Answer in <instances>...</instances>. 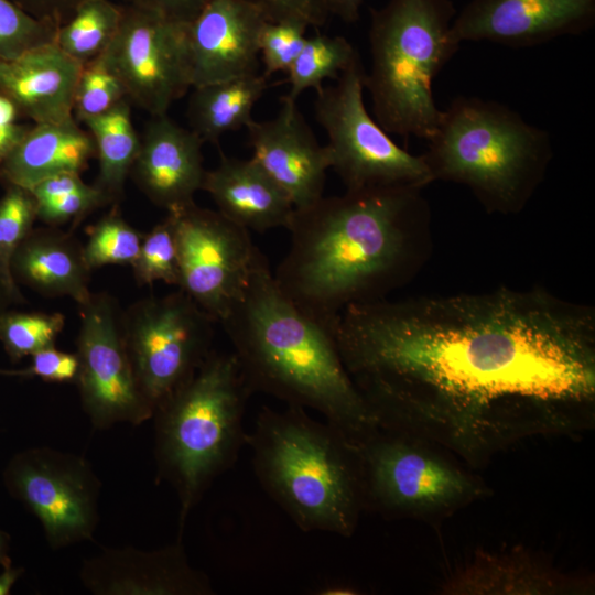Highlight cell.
<instances>
[{"instance_id":"1","label":"cell","mask_w":595,"mask_h":595,"mask_svg":"<svg viewBox=\"0 0 595 595\" xmlns=\"http://www.w3.org/2000/svg\"><path fill=\"white\" fill-rule=\"evenodd\" d=\"M333 333L380 428L464 454L565 423L595 398V311L542 288L356 304Z\"/></svg>"},{"instance_id":"2","label":"cell","mask_w":595,"mask_h":595,"mask_svg":"<svg viewBox=\"0 0 595 595\" xmlns=\"http://www.w3.org/2000/svg\"><path fill=\"white\" fill-rule=\"evenodd\" d=\"M422 191H346L295 209L286 228L290 248L273 273L278 286L331 329L348 306L387 299L432 252Z\"/></svg>"},{"instance_id":"3","label":"cell","mask_w":595,"mask_h":595,"mask_svg":"<svg viewBox=\"0 0 595 595\" xmlns=\"http://www.w3.org/2000/svg\"><path fill=\"white\" fill-rule=\"evenodd\" d=\"M219 324L252 393L317 411L353 441L378 428L333 329L281 291L262 253L240 300Z\"/></svg>"},{"instance_id":"4","label":"cell","mask_w":595,"mask_h":595,"mask_svg":"<svg viewBox=\"0 0 595 595\" xmlns=\"http://www.w3.org/2000/svg\"><path fill=\"white\" fill-rule=\"evenodd\" d=\"M246 444L261 487L302 531L354 532L365 493L356 444L343 431L301 407H266Z\"/></svg>"},{"instance_id":"5","label":"cell","mask_w":595,"mask_h":595,"mask_svg":"<svg viewBox=\"0 0 595 595\" xmlns=\"http://www.w3.org/2000/svg\"><path fill=\"white\" fill-rule=\"evenodd\" d=\"M433 181L469 188L488 213H520L553 156L549 133L506 105L459 96L441 112L421 154Z\"/></svg>"},{"instance_id":"6","label":"cell","mask_w":595,"mask_h":595,"mask_svg":"<svg viewBox=\"0 0 595 595\" xmlns=\"http://www.w3.org/2000/svg\"><path fill=\"white\" fill-rule=\"evenodd\" d=\"M249 389L234 353L212 350L194 376L153 412L158 482L178 498V537L212 483L231 468L246 444Z\"/></svg>"},{"instance_id":"7","label":"cell","mask_w":595,"mask_h":595,"mask_svg":"<svg viewBox=\"0 0 595 595\" xmlns=\"http://www.w3.org/2000/svg\"><path fill=\"white\" fill-rule=\"evenodd\" d=\"M452 0H389L370 9V69L365 89L376 121L404 139L429 140L442 110L433 82L459 50L451 37Z\"/></svg>"},{"instance_id":"8","label":"cell","mask_w":595,"mask_h":595,"mask_svg":"<svg viewBox=\"0 0 595 595\" xmlns=\"http://www.w3.org/2000/svg\"><path fill=\"white\" fill-rule=\"evenodd\" d=\"M365 73L358 55L335 84L316 91L314 115L327 134L329 169L346 191L424 188L434 181L421 154L399 147L369 115L364 101Z\"/></svg>"},{"instance_id":"9","label":"cell","mask_w":595,"mask_h":595,"mask_svg":"<svg viewBox=\"0 0 595 595\" xmlns=\"http://www.w3.org/2000/svg\"><path fill=\"white\" fill-rule=\"evenodd\" d=\"M216 323L180 289L140 299L121 311L133 371L153 412L194 376L213 350Z\"/></svg>"},{"instance_id":"10","label":"cell","mask_w":595,"mask_h":595,"mask_svg":"<svg viewBox=\"0 0 595 595\" xmlns=\"http://www.w3.org/2000/svg\"><path fill=\"white\" fill-rule=\"evenodd\" d=\"M358 451L365 504L386 515L442 512L478 495L476 482L418 436L377 428L354 441Z\"/></svg>"},{"instance_id":"11","label":"cell","mask_w":595,"mask_h":595,"mask_svg":"<svg viewBox=\"0 0 595 595\" xmlns=\"http://www.w3.org/2000/svg\"><path fill=\"white\" fill-rule=\"evenodd\" d=\"M2 479L9 495L36 517L52 549L93 539L101 482L84 457L30 447L10 458Z\"/></svg>"},{"instance_id":"12","label":"cell","mask_w":595,"mask_h":595,"mask_svg":"<svg viewBox=\"0 0 595 595\" xmlns=\"http://www.w3.org/2000/svg\"><path fill=\"white\" fill-rule=\"evenodd\" d=\"M170 215L178 264L177 288L220 323L240 300L261 251L249 230L195 203Z\"/></svg>"},{"instance_id":"13","label":"cell","mask_w":595,"mask_h":595,"mask_svg":"<svg viewBox=\"0 0 595 595\" xmlns=\"http://www.w3.org/2000/svg\"><path fill=\"white\" fill-rule=\"evenodd\" d=\"M78 307L76 386L91 424L106 430L118 423L140 425L151 420L153 408L138 385L116 299L107 292L93 293Z\"/></svg>"},{"instance_id":"14","label":"cell","mask_w":595,"mask_h":595,"mask_svg":"<svg viewBox=\"0 0 595 595\" xmlns=\"http://www.w3.org/2000/svg\"><path fill=\"white\" fill-rule=\"evenodd\" d=\"M121 7L119 29L101 56L130 102L150 116L167 113L192 87L188 24L148 9Z\"/></svg>"},{"instance_id":"15","label":"cell","mask_w":595,"mask_h":595,"mask_svg":"<svg viewBox=\"0 0 595 595\" xmlns=\"http://www.w3.org/2000/svg\"><path fill=\"white\" fill-rule=\"evenodd\" d=\"M595 22V0H470L456 13L452 40L512 47L581 34Z\"/></svg>"},{"instance_id":"16","label":"cell","mask_w":595,"mask_h":595,"mask_svg":"<svg viewBox=\"0 0 595 595\" xmlns=\"http://www.w3.org/2000/svg\"><path fill=\"white\" fill-rule=\"evenodd\" d=\"M251 159L285 192L295 209L323 195L328 152L315 138L298 107L286 95L275 117L248 127Z\"/></svg>"},{"instance_id":"17","label":"cell","mask_w":595,"mask_h":595,"mask_svg":"<svg viewBox=\"0 0 595 595\" xmlns=\"http://www.w3.org/2000/svg\"><path fill=\"white\" fill-rule=\"evenodd\" d=\"M79 578L94 595H212L209 577L192 566L182 537L155 550L102 548L86 559Z\"/></svg>"},{"instance_id":"18","label":"cell","mask_w":595,"mask_h":595,"mask_svg":"<svg viewBox=\"0 0 595 595\" xmlns=\"http://www.w3.org/2000/svg\"><path fill=\"white\" fill-rule=\"evenodd\" d=\"M267 22L246 0H207L187 25L192 87L258 74Z\"/></svg>"},{"instance_id":"19","label":"cell","mask_w":595,"mask_h":595,"mask_svg":"<svg viewBox=\"0 0 595 595\" xmlns=\"http://www.w3.org/2000/svg\"><path fill=\"white\" fill-rule=\"evenodd\" d=\"M203 141L167 113L151 116L140 136V148L131 167L139 190L156 206L172 212L194 203L202 190Z\"/></svg>"},{"instance_id":"20","label":"cell","mask_w":595,"mask_h":595,"mask_svg":"<svg viewBox=\"0 0 595 595\" xmlns=\"http://www.w3.org/2000/svg\"><path fill=\"white\" fill-rule=\"evenodd\" d=\"M83 65L51 42L0 61V94L34 123L74 119L73 105Z\"/></svg>"},{"instance_id":"21","label":"cell","mask_w":595,"mask_h":595,"mask_svg":"<svg viewBox=\"0 0 595 595\" xmlns=\"http://www.w3.org/2000/svg\"><path fill=\"white\" fill-rule=\"evenodd\" d=\"M202 191L226 218L258 232L288 228L295 210L285 192L251 158L220 153L218 165L205 172Z\"/></svg>"},{"instance_id":"22","label":"cell","mask_w":595,"mask_h":595,"mask_svg":"<svg viewBox=\"0 0 595 595\" xmlns=\"http://www.w3.org/2000/svg\"><path fill=\"white\" fill-rule=\"evenodd\" d=\"M19 283L46 298L66 296L84 305L91 296L88 267L80 241L71 232L48 226L32 229L10 264Z\"/></svg>"},{"instance_id":"23","label":"cell","mask_w":595,"mask_h":595,"mask_svg":"<svg viewBox=\"0 0 595 595\" xmlns=\"http://www.w3.org/2000/svg\"><path fill=\"white\" fill-rule=\"evenodd\" d=\"M93 156H96L93 138L75 118L34 123L0 163V181L31 190L56 174H80Z\"/></svg>"},{"instance_id":"24","label":"cell","mask_w":595,"mask_h":595,"mask_svg":"<svg viewBox=\"0 0 595 595\" xmlns=\"http://www.w3.org/2000/svg\"><path fill=\"white\" fill-rule=\"evenodd\" d=\"M268 86L263 74H252L193 87L187 107L191 130L203 142L217 144L226 132L247 128Z\"/></svg>"},{"instance_id":"25","label":"cell","mask_w":595,"mask_h":595,"mask_svg":"<svg viewBox=\"0 0 595 595\" xmlns=\"http://www.w3.org/2000/svg\"><path fill=\"white\" fill-rule=\"evenodd\" d=\"M93 138L98 175L94 184L112 202H118L140 148L130 101L125 98L107 112L83 121Z\"/></svg>"},{"instance_id":"26","label":"cell","mask_w":595,"mask_h":595,"mask_svg":"<svg viewBox=\"0 0 595 595\" xmlns=\"http://www.w3.org/2000/svg\"><path fill=\"white\" fill-rule=\"evenodd\" d=\"M122 7L110 0H84L56 31L55 43L82 65L99 57L120 25Z\"/></svg>"},{"instance_id":"27","label":"cell","mask_w":595,"mask_h":595,"mask_svg":"<svg viewBox=\"0 0 595 595\" xmlns=\"http://www.w3.org/2000/svg\"><path fill=\"white\" fill-rule=\"evenodd\" d=\"M359 55L344 36L316 34L306 37L302 50L286 72V96L298 100L306 89L318 91L325 79H337Z\"/></svg>"},{"instance_id":"28","label":"cell","mask_w":595,"mask_h":595,"mask_svg":"<svg viewBox=\"0 0 595 595\" xmlns=\"http://www.w3.org/2000/svg\"><path fill=\"white\" fill-rule=\"evenodd\" d=\"M84 255L94 270L105 266H130L136 260L143 235L133 228L117 206L91 225Z\"/></svg>"},{"instance_id":"29","label":"cell","mask_w":595,"mask_h":595,"mask_svg":"<svg viewBox=\"0 0 595 595\" xmlns=\"http://www.w3.org/2000/svg\"><path fill=\"white\" fill-rule=\"evenodd\" d=\"M65 325L60 312L9 310L0 317V342L12 363L55 345Z\"/></svg>"},{"instance_id":"30","label":"cell","mask_w":595,"mask_h":595,"mask_svg":"<svg viewBox=\"0 0 595 595\" xmlns=\"http://www.w3.org/2000/svg\"><path fill=\"white\" fill-rule=\"evenodd\" d=\"M131 268L139 285H149L158 281L178 285L177 248L169 214L143 235L139 253Z\"/></svg>"},{"instance_id":"31","label":"cell","mask_w":595,"mask_h":595,"mask_svg":"<svg viewBox=\"0 0 595 595\" xmlns=\"http://www.w3.org/2000/svg\"><path fill=\"white\" fill-rule=\"evenodd\" d=\"M37 219V205L32 192L18 185H6L0 197V270L8 282L14 281L11 259Z\"/></svg>"},{"instance_id":"32","label":"cell","mask_w":595,"mask_h":595,"mask_svg":"<svg viewBox=\"0 0 595 595\" xmlns=\"http://www.w3.org/2000/svg\"><path fill=\"white\" fill-rule=\"evenodd\" d=\"M125 98L120 80L100 55L82 67L75 90L73 116L83 122L107 112Z\"/></svg>"},{"instance_id":"33","label":"cell","mask_w":595,"mask_h":595,"mask_svg":"<svg viewBox=\"0 0 595 595\" xmlns=\"http://www.w3.org/2000/svg\"><path fill=\"white\" fill-rule=\"evenodd\" d=\"M57 28L26 13L12 0H0V61L55 41Z\"/></svg>"},{"instance_id":"34","label":"cell","mask_w":595,"mask_h":595,"mask_svg":"<svg viewBox=\"0 0 595 595\" xmlns=\"http://www.w3.org/2000/svg\"><path fill=\"white\" fill-rule=\"evenodd\" d=\"M307 26L296 22H267L259 36V55L269 78L288 72L306 40Z\"/></svg>"},{"instance_id":"35","label":"cell","mask_w":595,"mask_h":595,"mask_svg":"<svg viewBox=\"0 0 595 595\" xmlns=\"http://www.w3.org/2000/svg\"><path fill=\"white\" fill-rule=\"evenodd\" d=\"M111 203V198L97 186L87 185L75 193L36 202L37 219L54 227L72 221V228H76L87 215Z\"/></svg>"},{"instance_id":"36","label":"cell","mask_w":595,"mask_h":595,"mask_svg":"<svg viewBox=\"0 0 595 595\" xmlns=\"http://www.w3.org/2000/svg\"><path fill=\"white\" fill-rule=\"evenodd\" d=\"M268 22H296L307 28L325 24L328 12L324 0H246Z\"/></svg>"},{"instance_id":"37","label":"cell","mask_w":595,"mask_h":595,"mask_svg":"<svg viewBox=\"0 0 595 595\" xmlns=\"http://www.w3.org/2000/svg\"><path fill=\"white\" fill-rule=\"evenodd\" d=\"M26 368L29 378L39 377L46 382L76 383L79 361L76 353L61 350L55 345L31 356Z\"/></svg>"},{"instance_id":"38","label":"cell","mask_w":595,"mask_h":595,"mask_svg":"<svg viewBox=\"0 0 595 595\" xmlns=\"http://www.w3.org/2000/svg\"><path fill=\"white\" fill-rule=\"evenodd\" d=\"M121 6L155 11L174 21L190 24L207 0H119Z\"/></svg>"},{"instance_id":"39","label":"cell","mask_w":595,"mask_h":595,"mask_svg":"<svg viewBox=\"0 0 595 595\" xmlns=\"http://www.w3.org/2000/svg\"><path fill=\"white\" fill-rule=\"evenodd\" d=\"M33 18L57 29L66 23L84 0H12Z\"/></svg>"},{"instance_id":"40","label":"cell","mask_w":595,"mask_h":595,"mask_svg":"<svg viewBox=\"0 0 595 595\" xmlns=\"http://www.w3.org/2000/svg\"><path fill=\"white\" fill-rule=\"evenodd\" d=\"M87 185L78 173H61L41 181L30 191L36 202H43L82 191Z\"/></svg>"},{"instance_id":"41","label":"cell","mask_w":595,"mask_h":595,"mask_svg":"<svg viewBox=\"0 0 595 595\" xmlns=\"http://www.w3.org/2000/svg\"><path fill=\"white\" fill-rule=\"evenodd\" d=\"M328 15H335L346 23H355L359 19L363 0H324Z\"/></svg>"},{"instance_id":"42","label":"cell","mask_w":595,"mask_h":595,"mask_svg":"<svg viewBox=\"0 0 595 595\" xmlns=\"http://www.w3.org/2000/svg\"><path fill=\"white\" fill-rule=\"evenodd\" d=\"M30 126L18 122L0 125V163L20 141Z\"/></svg>"},{"instance_id":"43","label":"cell","mask_w":595,"mask_h":595,"mask_svg":"<svg viewBox=\"0 0 595 595\" xmlns=\"http://www.w3.org/2000/svg\"><path fill=\"white\" fill-rule=\"evenodd\" d=\"M22 303L24 296L19 286L10 284L0 270V317L11 310V306Z\"/></svg>"},{"instance_id":"44","label":"cell","mask_w":595,"mask_h":595,"mask_svg":"<svg viewBox=\"0 0 595 595\" xmlns=\"http://www.w3.org/2000/svg\"><path fill=\"white\" fill-rule=\"evenodd\" d=\"M23 572L24 570L22 567H13L12 565L3 567V571L0 574V595L10 594L12 586Z\"/></svg>"},{"instance_id":"45","label":"cell","mask_w":595,"mask_h":595,"mask_svg":"<svg viewBox=\"0 0 595 595\" xmlns=\"http://www.w3.org/2000/svg\"><path fill=\"white\" fill-rule=\"evenodd\" d=\"M353 587L338 583H323L316 588V594L321 595H351L356 594Z\"/></svg>"},{"instance_id":"46","label":"cell","mask_w":595,"mask_h":595,"mask_svg":"<svg viewBox=\"0 0 595 595\" xmlns=\"http://www.w3.org/2000/svg\"><path fill=\"white\" fill-rule=\"evenodd\" d=\"M9 536L0 529V565L7 567L12 565V561L9 556Z\"/></svg>"},{"instance_id":"47","label":"cell","mask_w":595,"mask_h":595,"mask_svg":"<svg viewBox=\"0 0 595 595\" xmlns=\"http://www.w3.org/2000/svg\"><path fill=\"white\" fill-rule=\"evenodd\" d=\"M0 376L29 378L26 368L22 369H6L0 367Z\"/></svg>"}]
</instances>
